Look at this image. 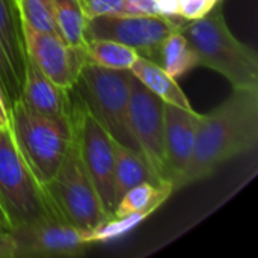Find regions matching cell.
I'll list each match as a JSON object with an SVG mask.
<instances>
[{"mask_svg": "<svg viewBox=\"0 0 258 258\" xmlns=\"http://www.w3.org/2000/svg\"><path fill=\"white\" fill-rule=\"evenodd\" d=\"M258 144V89H234L218 107L200 115L194 154L178 189L213 175L224 163Z\"/></svg>", "mask_w": 258, "mask_h": 258, "instance_id": "1", "label": "cell"}, {"mask_svg": "<svg viewBox=\"0 0 258 258\" xmlns=\"http://www.w3.org/2000/svg\"><path fill=\"white\" fill-rule=\"evenodd\" d=\"M181 33L190 42L198 67L224 76L234 89H258V56L228 29L224 12L213 8L201 18L184 21Z\"/></svg>", "mask_w": 258, "mask_h": 258, "instance_id": "2", "label": "cell"}, {"mask_svg": "<svg viewBox=\"0 0 258 258\" xmlns=\"http://www.w3.org/2000/svg\"><path fill=\"white\" fill-rule=\"evenodd\" d=\"M11 133L36 180L45 186L54 177L74 142L73 121L29 107L18 97L9 107Z\"/></svg>", "mask_w": 258, "mask_h": 258, "instance_id": "3", "label": "cell"}, {"mask_svg": "<svg viewBox=\"0 0 258 258\" xmlns=\"http://www.w3.org/2000/svg\"><path fill=\"white\" fill-rule=\"evenodd\" d=\"M130 80L128 70H109L86 62L71 91L115 142L141 154L130 127Z\"/></svg>", "mask_w": 258, "mask_h": 258, "instance_id": "4", "label": "cell"}, {"mask_svg": "<svg viewBox=\"0 0 258 258\" xmlns=\"http://www.w3.org/2000/svg\"><path fill=\"white\" fill-rule=\"evenodd\" d=\"M56 213L85 233L103 225L109 218L80 159L76 141L54 177L44 186Z\"/></svg>", "mask_w": 258, "mask_h": 258, "instance_id": "5", "label": "cell"}, {"mask_svg": "<svg viewBox=\"0 0 258 258\" xmlns=\"http://www.w3.org/2000/svg\"><path fill=\"white\" fill-rule=\"evenodd\" d=\"M0 200L12 228L57 215L44 186L21 156L9 127H0Z\"/></svg>", "mask_w": 258, "mask_h": 258, "instance_id": "6", "label": "cell"}, {"mask_svg": "<svg viewBox=\"0 0 258 258\" xmlns=\"http://www.w3.org/2000/svg\"><path fill=\"white\" fill-rule=\"evenodd\" d=\"M73 132L74 141L83 162V166L97 189L101 204L109 216H113L115 183H113V165H115V141L110 135L97 122V119L86 110V107L73 94Z\"/></svg>", "mask_w": 258, "mask_h": 258, "instance_id": "7", "label": "cell"}, {"mask_svg": "<svg viewBox=\"0 0 258 258\" xmlns=\"http://www.w3.org/2000/svg\"><path fill=\"white\" fill-rule=\"evenodd\" d=\"M186 20L168 18L163 15H100L86 20L85 36L91 39H110L133 48L141 57L157 63L159 51L175 30H180Z\"/></svg>", "mask_w": 258, "mask_h": 258, "instance_id": "8", "label": "cell"}, {"mask_svg": "<svg viewBox=\"0 0 258 258\" xmlns=\"http://www.w3.org/2000/svg\"><path fill=\"white\" fill-rule=\"evenodd\" d=\"M9 233L15 245V258L76 257L92 246L85 231L59 215L17 225Z\"/></svg>", "mask_w": 258, "mask_h": 258, "instance_id": "9", "label": "cell"}, {"mask_svg": "<svg viewBox=\"0 0 258 258\" xmlns=\"http://www.w3.org/2000/svg\"><path fill=\"white\" fill-rule=\"evenodd\" d=\"M128 116L141 154L151 171L165 180V101L145 88L133 74L130 80Z\"/></svg>", "mask_w": 258, "mask_h": 258, "instance_id": "10", "label": "cell"}, {"mask_svg": "<svg viewBox=\"0 0 258 258\" xmlns=\"http://www.w3.org/2000/svg\"><path fill=\"white\" fill-rule=\"evenodd\" d=\"M27 59L54 85L70 91L88 62L85 47L67 44L57 33L39 32L23 24Z\"/></svg>", "mask_w": 258, "mask_h": 258, "instance_id": "11", "label": "cell"}, {"mask_svg": "<svg viewBox=\"0 0 258 258\" xmlns=\"http://www.w3.org/2000/svg\"><path fill=\"white\" fill-rule=\"evenodd\" d=\"M27 62L17 0H0V86L8 107L21 95Z\"/></svg>", "mask_w": 258, "mask_h": 258, "instance_id": "12", "label": "cell"}, {"mask_svg": "<svg viewBox=\"0 0 258 258\" xmlns=\"http://www.w3.org/2000/svg\"><path fill=\"white\" fill-rule=\"evenodd\" d=\"M198 118L200 113L194 109L165 103V180L172 183L174 190L178 189V183L192 159Z\"/></svg>", "mask_w": 258, "mask_h": 258, "instance_id": "13", "label": "cell"}, {"mask_svg": "<svg viewBox=\"0 0 258 258\" xmlns=\"http://www.w3.org/2000/svg\"><path fill=\"white\" fill-rule=\"evenodd\" d=\"M33 110L50 115L70 118L73 110L71 89L67 91L47 79L33 62L27 59L24 70V82L20 95Z\"/></svg>", "mask_w": 258, "mask_h": 258, "instance_id": "14", "label": "cell"}, {"mask_svg": "<svg viewBox=\"0 0 258 258\" xmlns=\"http://www.w3.org/2000/svg\"><path fill=\"white\" fill-rule=\"evenodd\" d=\"M147 181L157 183V181H163V180H160L151 171V168L148 166V163L139 153L115 142L113 183H115L116 203L132 187L147 183Z\"/></svg>", "mask_w": 258, "mask_h": 258, "instance_id": "15", "label": "cell"}, {"mask_svg": "<svg viewBox=\"0 0 258 258\" xmlns=\"http://www.w3.org/2000/svg\"><path fill=\"white\" fill-rule=\"evenodd\" d=\"M130 71L145 88H148L165 103L175 104L184 109H192L189 98L181 91L177 80L172 79L159 63L139 56Z\"/></svg>", "mask_w": 258, "mask_h": 258, "instance_id": "16", "label": "cell"}, {"mask_svg": "<svg viewBox=\"0 0 258 258\" xmlns=\"http://www.w3.org/2000/svg\"><path fill=\"white\" fill-rule=\"evenodd\" d=\"M172 192H174V186L168 180L157 181V183L147 181L138 184L119 198L113 216L122 218L136 213L150 216L171 197Z\"/></svg>", "mask_w": 258, "mask_h": 258, "instance_id": "17", "label": "cell"}, {"mask_svg": "<svg viewBox=\"0 0 258 258\" xmlns=\"http://www.w3.org/2000/svg\"><path fill=\"white\" fill-rule=\"evenodd\" d=\"M157 63L175 80L198 67L197 54L181 30L166 36L160 47Z\"/></svg>", "mask_w": 258, "mask_h": 258, "instance_id": "18", "label": "cell"}, {"mask_svg": "<svg viewBox=\"0 0 258 258\" xmlns=\"http://www.w3.org/2000/svg\"><path fill=\"white\" fill-rule=\"evenodd\" d=\"M88 62L109 70H128L133 67L139 54L116 41L110 39H91L85 45Z\"/></svg>", "mask_w": 258, "mask_h": 258, "instance_id": "19", "label": "cell"}, {"mask_svg": "<svg viewBox=\"0 0 258 258\" xmlns=\"http://www.w3.org/2000/svg\"><path fill=\"white\" fill-rule=\"evenodd\" d=\"M56 33L70 45L85 47L86 18L77 0H53Z\"/></svg>", "mask_w": 258, "mask_h": 258, "instance_id": "20", "label": "cell"}, {"mask_svg": "<svg viewBox=\"0 0 258 258\" xmlns=\"http://www.w3.org/2000/svg\"><path fill=\"white\" fill-rule=\"evenodd\" d=\"M23 24L39 30L56 33L53 0H17Z\"/></svg>", "mask_w": 258, "mask_h": 258, "instance_id": "21", "label": "cell"}, {"mask_svg": "<svg viewBox=\"0 0 258 258\" xmlns=\"http://www.w3.org/2000/svg\"><path fill=\"white\" fill-rule=\"evenodd\" d=\"M147 218L148 216L141 215V213L122 216V218L112 216L103 225H100L97 230H94L91 233H86V239H88V242L91 245L98 243V242H109V240L118 239V237L127 234L128 231H132L133 228H136Z\"/></svg>", "mask_w": 258, "mask_h": 258, "instance_id": "22", "label": "cell"}, {"mask_svg": "<svg viewBox=\"0 0 258 258\" xmlns=\"http://www.w3.org/2000/svg\"><path fill=\"white\" fill-rule=\"evenodd\" d=\"M86 20L100 15L122 14L125 0H77Z\"/></svg>", "mask_w": 258, "mask_h": 258, "instance_id": "23", "label": "cell"}, {"mask_svg": "<svg viewBox=\"0 0 258 258\" xmlns=\"http://www.w3.org/2000/svg\"><path fill=\"white\" fill-rule=\"evenodd\" d=\"M215 6L212 0H183L180 3V17L186 21L197 20L209 14Z\"/></svg>", "mask_w": 258, "mask_h": 258, "instance_id": "24", "label": "cell"}, {"mask_svg": "<svg viewBox=\"0 0 258 258\" xmlns=\"http://www.w3.org/2000/svg\"><path fill=\"white\" fill-rule=\"evenodd\" d=\"M122 14L127 15H159L156 0H125Z\"/></svg>", "mask_w": 258, "mask_h": 258, "instance_id": "25", "label": "cell"}, {"mask_svg": "<svg viewBox=\"0 0 258 258\" xmlns=\"http://www.w3.org/2000/svg\"><path fill=\"white\" fill-rule=\"evenodd\" d=\"M159 15L168 18H181L180 17V0H156Z\"/></svg>", "mask_w": 258, "mask_h": 258, "instance_id": "26", "label": "cell"}, {"mask_svg": "<svg viewBox=\"0 0 258 258\" xmlns=\"http://www.w3.org/2000/svg\"><path fill=\"white\" fill-rule=\"evenodd\" d=\"M0 258H15V245L8 231H0Z\"/></svg>", "mask_w": 258, "mask_h": 258, "instance_id": "27", "label": "cell"}, {"mask_svg": "<svg viewBox=\"0 0 258 258\" xmlns=\"http://www.w3.org/2000/svg\"><path fill=\"white\" fill-rule=\"evenodd\" d=\"M11 125V118H9V107L5 101V97H3V91H2V86H0V127L3 128H8Z\"/></svg>", "mask_w": 258, "mask_h": 258, "instance_id": "28", "label": "cell"}, {"mask_svg": "<svg viewBox=\"0 0 258 258\" xmlns=\"http://www.w3.org/2000/svg\"><path fill=\"white\" fill-rule=\"evenodd\" d=\"M11 230H12V224H11L9 216H8V213H6V210L3 207V203L0 200V231H8L9 233Z\"/></svg>", "mask_w": 258, "mask_h": 258, "instance_id": "29", "label": "cell"}, {"mask_svg": "<svg viewBox=\"0 0 258 258\" xmlns=\"http://www.w3.org/2000/svg\"><path fill=\"white\" fill-rule=\"evenodd\" d=\"M212 2H213L215 5H218V3H219V0H212Z\"/></svg>", "mask_w": 258, "mask_h": 258, "instance_id": "30", "label": "cell"}]
</instances>
